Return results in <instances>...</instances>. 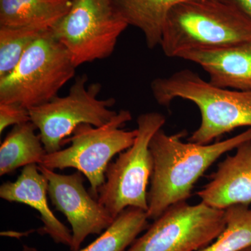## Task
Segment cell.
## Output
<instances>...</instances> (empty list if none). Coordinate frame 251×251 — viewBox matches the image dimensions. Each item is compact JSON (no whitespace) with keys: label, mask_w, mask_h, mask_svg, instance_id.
I'll use <instances>...</instances> for the list:
<instances>
[{"label":"cell","mask_w":251,"mask_h":251,"mask_svg":"<svg viewBox=\"0 0 251 251\" xmlns=\"http://www.w3.org/2000/svg\"><path fill=\"white\" fill-rule=\"evenodd\" d=\"M186 130L168 135L159 129L150 149L153 170L148 192L149 220H156L168 208L186 202L195 184L218 159L241 144L251 140V128L229 139L201 145L185 143Z\"/></svg>","instance_id":"6da1fadb"},{"label":"cell","mask_w":251,"mask_h":251,"mask_svg":"<svg viewBox=\"0 0 251 251\" xmlns=\"http://www.w3.org/2000/svg\"><path fill=\"white\" fill-rule=\"evenodd\" d=\"M36 129L31 121L14 126L0 146V176L28 165L40 164L48 153Z\"/></svg>","instance_id":"2e32d148"},{"label":"cell","mask_w":251,"mask_h":251,"mask_svg":"<svg viewBox=\"0 0 251 251\" xmlns=\"http://www.w3.org/2000/svg\"><path fill=\"white\" fill-rule=\"evenodd\" d=\"M72 5V0H0V26L51 31Z\"/></svg>","instance_id":"5bb4252c"},{"label":"cell","mask_w":251,"mask_h":251,"mask_svg":"<svg viewBox=\"0 0 251 251\" xmlns=\"http://www.w3.org/2000/svg\"><path fill=\"white\" fill-rule=\"evenodd\" d=\"M219 163L209 182L197 195L201 202L219 209L251 204V140Z\"/></svg>","instance_id":"8fae6325"},{"label":"cell","mask_w":251,"mask_h":251,"mask_svg":"<svg viewBox=\"0 0 251 251\" xmlns=\"http://www.w3.org/2000/svg\"><path fill=\"white\" fill-rule=\"evenodd\" d=\"M45 32L29 28L0 26V79L14 70L28 47Z\"/></svg>","instance_id":"d6986e66"},{"label":"cell","mask_w":251,"mask_h":251,"mask_svg":"<svg viewBox=\"0 0 251 251\" xmlns=\"http://www.w3.org/2000/svg\"><path fill=\"white\" fill-rule=\"evenodd\" d=\"M151 90L157 103L163 106H169L175 99H182L199 108L201 125L188 142L207 145L236 128H251V91L216 87L189 69L154 79Z\"/></svg>","instance_id":"7a4b0ae2"},{"label":"cell","mask_w":251,"mask_h":251,"mask_svg":"<svg viewBox=\"0 0 251 251\" xmlns=\"http://www.w3.org/2000/svg\"><path fill=\"white\" fill-rule=\"evenodd\" d=\"M49 182L37 164L23 167L15 181H6L0 186V198L10 202L26 204L40 214L44 224L39 232L48 234L57 244L69 248L73 245L72 231L62 224L51 210L48 202Z\"/></svg>","instance_id":"4fadbf2b"},{"label":"cell","mask_w":251,"mask_h":251,"mask_svg":"<svg viewBox=\"0 0 251 251\" xmlns=\"http://www.w3.org/2000/svg\"><path fill=\"white\" fill-rule=\"evenodd\" d=\"M132 120L130 111L120 110L101 126L82 124L64 141L70 145L64 150L47 153L39 166L49 169L75 168L85 175L90 184L89 192L95 199L105 181L108 165L115 155L130 148L137 136V129H123Z\"/></svg>","instance_id":"5b68a950"},{"label":"cell","mask_w":251,"mask_h":251,"mask_svg":"<svg viewBox=\"0 0 251 251\" xmlns=\"http://www.w3.org/2000/svg\"><path fill=\"white\" fill-rule=\"evenodd\" d=\"M115 9L128 25L138 28L145 36L147 46H160L168 11L184 0H111Z\"/></svg>","instance_id":"9a60e30c"},{"label":"cell","mask_w":251,"mask_h":251,"mask_svg":"<svg viewBox=\"0 0 251 251\" xmlns=\"http://www.w3.org/2000/svg\"><path fill=\"white\" fill-rule=\"evenodd\" d=\"M233 6L251 21V0H222Z\"/></svg>","instance_id":"44dd1931"},{"label":"cell","mask_w":251,"mask_h":251,"mask_svg":"<svg viewBox=\"0 0 251 251\" xmlns=\"http://www.w3.org/2000/svg\"><path fill=\"white\" fill-rule=\"evenodd\" d=\"M75 69L67 49L46 31L28 47L14 70L0 79V103L28 109L47 103L75 75Z\"/></svg>","instance_id":"277c9868"},{"label":"cell","mask_w":251,"mask_h":251,"mask_svg":"<svg viewBox=\"0 0 251 251\" xmlns=\"http://www.w3.org/2000/svg\"><path fill=\"white\" fill-rule=\"evenodd\" d=\"M225 227V209L186 201L168 208L125 251H199Z\"/></svg>","instance_id":"9c48e42d"},{"label":"cell","mask_w":251,"mask_h":251,"mask_svg":"<svg viewBox=\"0 0 251 251\" xmlns=\"http://www.w3.org/2000/svg\"><path fill=\"white\" fill-rule=\"evenodd\" d=\"M128 26L111 0H72L69 12L51 33L77 68L110 57Z\"/></svg>","instance_id":"52a82bcc"},{"label":"cell","mask_w":251,"mask_h":251,"mask_svg":"<svg viewBox=\"0 0 251 251\" xmlns=\"http://www.w3.org/2000/svg\"><path fill=\"white\" fill-rule=\"evenodd\" d=\"M39 168L47 178L51 202L72 226L71 251H78L86 238L101 234L113 223L115 219L105 206L86 191L82 173L62 175L43 166Z\"/></svg>","instance_id":"30bf717a"},{"label":"cell","mask_w":251,"mask_h":251,"mask_svg":"<svg viewBox=\"0 0 251 251\" xmlns=\"http://www.w3.org/2000/svg\"><path fill=\"white\" fill-rule=\"evenodd\" d=\"M86 74L76 77L65 97H54L47 103L29 109L31 122L39 130L46 152L59 151L64 141L82 124L101 126L117 112L110 110L114 98H98L101 85L94 82L87 86Z\"/></svg>","instance_id":"ba28073f"},{"label":"cell","mask_w":251,"mask_h":251,"mask_svg":"<svg viewBox=\"0 0 251 251\" xmlns=\"http://www.w3.org/2000/svg\"><path fill=\"white\" fill-rule=\"evenodd\" d=\"M226 227L219 237L199 251H242L251 247V209L236 204L226 208Z\"/></svg>","instance_id":"ac0fdd59"},{"label":"cell","mask_w":251,"mask_h":251,"mask_svg":"<svg viewBox=\"0 0 251 251\" xmlns=\"http://www.w3.org/2000/svg\"><path fill=\"white\" fill-rule=\"evenodd\" d=\"M148 220L146 211L139 208H126L97 239L77 251H125L140 234L148 229ZM22 251H39L24 245Z\"/></svg>","instance_id":"e0dca14e"},{"label":"cell","mask_w":251,"mask_h":251,"mask_svg":"<svg viewBox=\"0 0 251 251\" xmlns=\"http://www.w3.org/2000/svg\"><path fill=\"white\" fill-rule=\"evenodd\" d=\"M251 39V21L222 0H184L167 14L161 40L168 57L185 51L226 47Z\"/></svg>","instance_id":"3957f363"},{"label":"cell","mask_w":251,"mask_h":251,"mask_svg":"<svg viewBox=\"0 0 251 251\" xmlns=\"http://www.w3.org/2000/svg\"><path fill=\"white\" fill-rule=\"evenodd\" d=\"M29 109L15 103H0V133L10 126L30 122Z\"/></svg>","instance_id":"ffe728a7"},{"label":"cell","mask_w":251,"mask_h":251,"mask_svg":"<svg viewBox=\"0 0 251 251\" xmlns=\"http://www.w3.org/2000/svg\"><path fill=\"white\" fill-rule=\"evenodd\" d=\"M242 251H251V247L248 248V249H244V250H243Z\"/></svg>","instance_id":"7402d4cb"},{"label":"cell","mask_w":251,"mask_h":251,"mask_svg":"<svg viewBox=\"0 0 251 251\" xmlns=\"http://www.w3.org/2000/svg\"><path fill=\"white\" fill-rule=\"evenodd\" d=\"M177 57L202 67L213 85L251 91V39L226 47L185 51Z\"/></svg>","instance_id":"7c38bea8"},{"label":"cell","mask_w":251,"mask_h":251,"mask_svg":"<svg viewBox=\"0 0 251 251\" xmlns=\"http://www.w3.org/2000/svg\"><path fill=\"white\" fill-rule=\"evenodd\" d=\"M166 121V117L159 112L140 115L134 143L108 165L97 200L114 219L128 207L148 211V186L153 170L150 143Z\"/></svg>","instance_id":"8992f818"}]
</instances>
